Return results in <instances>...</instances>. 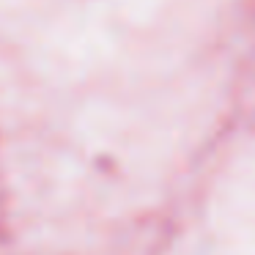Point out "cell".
Wrapping results in <instances>:
<instances>
[]
</instances>
